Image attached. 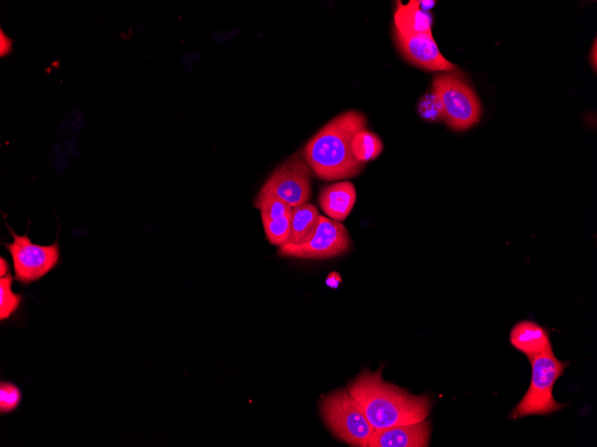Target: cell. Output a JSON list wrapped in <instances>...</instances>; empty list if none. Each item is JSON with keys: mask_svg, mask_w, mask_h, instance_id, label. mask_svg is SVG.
Segmentation results:
<instances>
[{"mask_svg": "<svg viewBox=\"0 0 597 447\" xmlns=\"http://www.w3.org/2000/svg\"><path fill=\"white\" fill-rule=\"evenodd\" d=\"M254 205L260 211L262 222L276 219L291 212L290 207L286 202L274 196H265L254 201Z\"/></svg>", "mask_w": 597, "mask_h": 447, "instance_id": "18", "label": "cell"}, {"mask_svg": "<svg viewBox=\"0 0 597 447\" xmlns=\"http://www.w3.org/2000/svg\"><path fill=\"white\" fill-rule=\"evenodd\" d=\"M382 370V367L374 372L366 370L347 387L374 430L425 420L432 409V398L386 382Z\"/></svg>", "mask_w": 597, "mask_h": 447, "instance_id": "1", "label": "cell"}, {"mask_svg": "<svg viewBox=\"0 0 597 447\" xmlns=\"http://www.w3.org/2000/svg\"><path fill=\"white\" fill-rule=\"evenodd\" d=\"M21 401V392L13 384L2 382L0 385V411L2 414L13 411Z\"/></svg>", "mask_w": 597, "mask_h": 447, "instance_id": "20", "label": "cell"}, {"mask_svg": "<svg viewBox=\"0 0 597 447\" xmlns=\"http://www.w3.org/2000/svg\"><path fill=\"white\" fill-rule=\"evenodd\" d=\"M394 31L404 36L432 34V15L420 8L419 1L411 0L404 4L397 3L394 12Z\"/></svg>", "mask_w": 597, "mask_h": 447, "instance_id": "13", "label": "cell"}, {"mask_svg": "<svg viewBox=\"0 0 597 447\" xmlns=\"http://www.w3.org/2000/svg\"><path fill=\"white\" fill-rule=\"evenodd\" d=\"M419 5L423 11L429 12L435 5V1H419Z\"/></svg>", "mask_w": 597, "mask_h": 447, "instance_id": "24", "label": "cell"}, {"mask_svg": "<svg viewBox=\"0 0 597 447\" xmlns=\"http://www.w3.org/2000/svg\"><path fill=\"white\" fill-rule=\"evenodd\" d=\"M7 274H9V264L3 257H1V260H0V276L4 277Z\"/></svg>", "mask_w": 597, "mask_h": 447, "instance_id": "23", "label": "cell"}, {"mask_svg": "<svg viewBox=\"0 0 597 447\" xmlns=\"http://www.w3.org/2000/svg\"><path fill=\"white\" fill-rule=\"evenodd\" d=\"M350 236L346 227L339 221L320 216L314 236L300 245L285 244L279 247L278 254L307 260H324L337 257L350 249Z\"/></svg>", "mask_w": 597, "mask_h": 447, "instance_id": "8", "label": "cell"}, {"mask_svg": "<svg viewBox=\"0 0 597 447\" xmlns=\"http://www.w3.org/2000/svg\"><path fill=\"white\" fill-rule=\"evenodd\" d=\"M383 148L381 138L372 131L364 128L357 132L351 142L354 157L364 163L376 159Z\"/></svg>", "mask_w": 597, "mask_h": 447, "instance_id": "15", "label": "cell"}, {"mask_svg": "<svg viewBox=\"0 0 597 447\" xmlns=\"http://www.w3.org/2000/svg\"><path fill=\"white\" fill-rule=\"evenodd\" d=\"M320 216L315 205L309 203L292 207L290 234L286 244L307 243L317 229Z\"/></svg>", "mask_w": 597, "mask_h": 447, "instance_id": "14", "label": "cell"}, {"mask_svg": "<svg viewBox=\"0 0 597 447\" xmlns=\"http://www.w3.org/2000/svg\"><path fill=\"white\" fill-rule=\"evenodd\" d=\"M6 227L13 236L12 243L4 245L13 260L14 278L27 286L45 277L56 267L60 259L58 240L49 245L37 244L31 242L28 232L17 235L11 228Z\"/></svg>", "mask_w": 597, "mask_h": 447, "instance_id": "6", "label": "cell"}, {"mask_svg": "<svg viewBox=\"0 0 597 447\" xmlns=\"http://www.w3.org/2000/svg\"><path fill=\"white\" fill-rule=\"evenodd\" d=\"M597 46H596V40H594L593 46V51L591 52V62L593 63V68L595 70H596V59H597Z\"/></svg>", "mask_w": 597, "mask_h": 447, "instance_id": "25", "label": "cell"}, {"mask_svg": "<svg viewBox=\"0 0 597 447\" xmlns=\"http://www.w3.org/2000/svg\"><path fill=\"white\" fill-rule=\"evenodd\" d=\"M432 92L441 103L442 120L451 129L466 130L478 122L481 104L460 70L436 74L433 79Z\"/></svg>", "mask_w": 597, "mask_h": 447, "instance_id": "4", "label": "cell"}, {"mask_svg": "<svg viewBox=\"0 0 597 447\" xmlns=\"http://www.w3.org/2000/svg\"><path fill=\"white\" fill-rule=\"evenodd\" d=\"M1 35V55L7 54L11 52L12 50V43L13 40L8 37L6 35L4 34L3 29H1L0 32Z\"/></svg>", "mask_w": 597, "mask_h": 447, "instance_id": "21", "label": "cell"}, {"mask_svg": "<svg viewBox=\"0 0 597 447\" xmlns=\"http://www.w3.org/2000/svg\"><path fill=\"white\" fill-rule=\"evenodd\" d=\"M509 341L528 360L552 349L547 330L530 320L517 322L510 331Z\"/></svg>", "mask_w": 597, "mask_h": 447, "instance_id": "12", "label": "cell"}, {"mask_svg": "<svg viewBox=\"0 0 597 447\" xmlns=\"http://www.w3.org/2000/svg\"><path fill=\"white\" fill-rule=\"evenodd\" d=\"M262 224L267 240L272 244L281 247L287 243L290 234L291 212Z\"/></svg>", "mask_w": 597, "mask_h": 447, "instance_id": "17", "label": "cell"}, {"mask_svg": "<svg viewBox=\"0 0 597 447\" xmlns=\"http://www.w3.org/2000/svg\"><path fill=\"white\" fill-rule=\"evenodd\" d=\"M430 435L431 424L425 419L375 429L370 436L368 447H426Z\"/></svg>", "mask_w": 597, "mask_h": 447, "instance_id": "10", "label": "cell"}, {"mask_svg": "<svg viewBox=\"0 0 597 447\" xmlns=\"http://www.w3.org/2000/svg\"><path fill=\"white\" fill-rule=\"evenodd\" d=\"M529 361L532 366L530 385L510 414L511 418L548 415L566 406L553 398L552 389L568 362L559 360L552 349L534 356Z\"/></svg>", "mask_w": 597, "mask_h": 447, "instance_id": "3", "label": "cell"}, {"mask_svg": "<svg viewBox=\"0 0 597 447\" xmlns=\"http://www.w3.org/2000/svg\"><path fill=\"white\" fill-rule=\"evenodd\" d=\"M312 170L302 155L295 153L279 165L261 186L255 200L274 196L290 207L308 203Z\"/></svg>", "mask_w": 597, "mask_h": 447, "instance_id": "7", "label": "cell"}, {"mask_svg": "<svg viewBox=\"0 0 597 447\" xmlns=\"http://www.w3.org/2000/svg\"><path fill=\"white\" fill-rule=\"evenodd\" d=\"M394 37L399 52L412 64L434 71L456 70L457 66L441 54L432 34L404 36L394 31Z\"/></svg>", "mask_w": 597, "mask_h": 447, "instance_id": "9", "label": "cell"}, {"mask_svg": "<svg viewBox=\"0 0 597 447\" xmlns=\"http://www.w3.org/2000/svg\"><path fill=\"white\" fill-rule=\"evenodd\" d=\"M366 126V116L355 110L344 112L323 126L302 149L301 155L312 172L326 181L358 175L365 164L354 157L351 142Z\"/></svg>", "mask_w": 597, "mask_h": 447, "instance_id": "2", "label": "cell"}, {"mask_svg": "<svg viewBox=\"0 0 597 447\" xmlns=\"http://www.w3.org/2000/svg\"><path fill=\"white\" fill-rule=\"evenodd\" d=\"M357 200V191L349 181H338L322 188L318 203L325 215L336 221H343L350 213Z\"/></svg>", "mask_w": 597, "mask_h": 447, "instance_id": "11", "label": "cell"}, {"mask_svg": "<svg viewBox=\"0 0 597 447\" xmlns=\"http://www.w3.org/2000/svg\"><path fill=\"white\" fill-rule=\"evenodd\" d=\"M341 282V277L338 272H331L326 277V285L332 288H337Z\"/></svg>", "mask_w": 597, "mask_h": 447, "instance_id": "22", "label": "cell"}, {"mask_svg": "<svg viewBox=\"0 0 597 447\" xmlns=\"http://www.w3.org/2000/svg\"><path fill=\"white\" fill-rule=\"evenodd\" d=\"M417 112L422 119L429 122H436L443 119L441 103L433 92L425 94L418 102Z\"/></svg>", "mask_w": 597, "mask_h": 447, "instance_id": "19", "label": "cell"}, {"mask_svg": "<svg viewBox=\"0 0 597 447\" xmlns=\"http://www.w3.org/2000/svg\"><path fill=\"white\" fill-rule=\"evenodd\" d=\"M13 277L9 273L0 278V319H8L19 308L21 295L12 289Z\"/></svg>", "mask_w": 597, "mask_h": 447, "instance_id": "16", "label": "cell"}, {"mask_svg": "<svg viewBox=\"0 0 597 447\" xmlns=\"http://www.w3.org/2000/svg\"><path fill=\"white\" fill-rule=\"evenodd\" d=\"M320 410L324 423L335 437L350 446H368L374 428L347 389L325 396L321 401Z\"/></svg>", "mask_w": 597, "mask_h": 447, "instance_id": "5", "label": "cell"}]
</instances>
